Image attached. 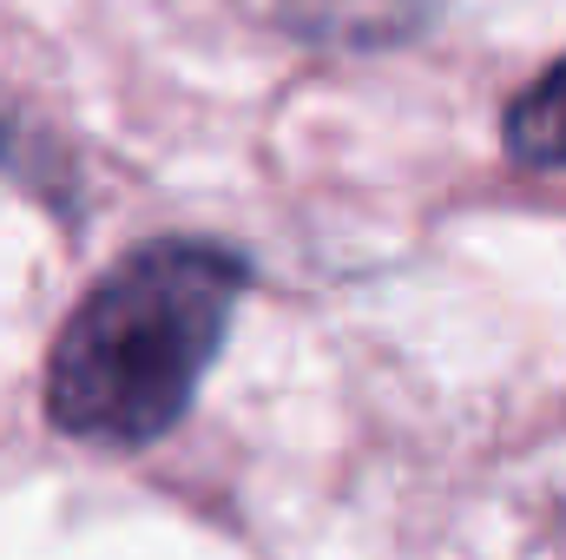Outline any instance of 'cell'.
<instances>
[{
    "instance_id": "6da1fadb",
    "label": "cell",
    "mask_w": 566,
    "mask_h": 560,
    "mask_svg": "<svg viewBox=\"0 0 566 560\" xmlns=\"http://www.w3.org/2000/svg\"><path fill=\"white\" fill-rule=\"evenodd\" d=\"M251 265L205 238H158L113 265L46 356V416L93 448H145L191 409Z\"/></svg>"
},
{
    "instance_id": "7a4b0ae2",
    "label": "cell",
    "mask_w": 566,
    "mask_h": 560,
    "mask_svg": "<svg viewBox=\"0 0 566 560\" xmlns=\"http://www.w3.org/2000/svg\"><path fill=\"white\" fill-rule=\"evenodd\" d=\"M441 7H448V0H277L283 27H290L296 40L349 46V53L416 40Z\"/></svg>"
},
{
    "instance_id": "3957f363",
    "label": "cell",
    "mask_w": 566,
    "mask_h": 560,
    "mask_svg": "<svg viewBox=\"0 0 566 560\" xmlns=\"http://www.w3.org/2000/svg\"><path fill=\"white\" fill-rule=\"evenodd\" d=\"M507 152L521 165H566V60L547 66L514 106H507Z\"/></svg>"
}]
</instances>
